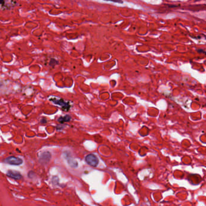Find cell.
<instances>
[{"label": "cell", "mask_w": 206, "mask_h": 206, "mask_svg": "<svg viewBox=\"0 0 206 206\" xmlns=\"http://www.w3.org/2000/svg\"><path fill=\"white\" fill-rule=\"evenodd\" d=\"M7 176L8 177L13 179L15 180H19L22 178V175L18 171L10 170L7 172Z\"/></svg>", "instance_id": "5"}, {"label": "cell", "mask_w": 206, "mask_h": 206, "mask_svg": "<svg viewBox=\"0 0 206 206\" xmlns=\"http://www.w3.org/2000/svg\"><path fill=\"white\" fill-rule=\"evenodd\" d=\"M52 157V155L49 152H44L40 156V162L42 164H47L49 163Z\"/></svg>", "instance_id": "4"}, {"label": "cell", "mask_w": 206, "mask_h": 206, "mask_svg": "<svg viewBox=\"0 0 206 206\" xmlns=\"http://www.w3.org/2000/svg\"><path fill=\"white\" fill-rule=\"evenodd\" d=\"M66 158L68 159V163L69 164V165L71 167H73V168H76V167L77 166V163L76 161L75 160H74L72 158H68V157H66Z\"/></svg>", "instance_id": "7"}, {"label": "cell", "mask_w": 206, "mask_h": 206, "mask_svg": "<svg viewBox=\"0 0 206 206\" xmlns=\"http://www.w3.org/2000/svg\"><path fill=\"white\" fill-rule=\"evenodd\" d=\"M57 64H58V62L56 59H52L50 61V63H49V65L53 67H55Z\"/></svg>", "instance_id": "8"}, {"label": "cell", "mask_w": 206, "mask_h": 206, "mask_svg": "<svg viewBox=\"0 0 206 206\" xmlns=\"http://www.w3.org/2000/svg\"><path fill=\"white\" fill-rule=\"evenodd\" d=\"M4 4V0H0V4L3 5Z\"/></svg>", "instance_id": "12"}, {"label": "cell", "mask_w": 206, "mask_h": 206, "mask_svg": "<svg viewBox=\"0 0 206 206\" xmlns=\"http://www.w3.org/2000/svg\"><path fill=\"white\" fill-rule=\"evenodd\" d=\"M41 123H42V124H44V123H47V120H46V119H42L41 120Z\"/></svg>", "instance_id": "11"}, {"label": "cell", "mask_w": 206, "mask_h": 206, "mask_svg": "<svg viewBox=\"0 0 206 206\" xmlns=\"http://www.w3.org/2000/svg\"><path fill=\"white\" fill-rule=\"evenodd\" d=\"M104 1H111V2H113V3H120V4H122L123 3V0H104Z\"/></svg>", "instance_id": "9"}, {"label": "cell", "mask_w": 206, "mask_h": 206, "mask_svg": "<svg viewBox=\"0 0 206 206\" xmlns=\"http://www.w3.org/2000/svg\"><path fill=\"white\" fill-rule=\"evenodd\" d=\"M197 52L199 53H203V54H205V52L203 50V49H198V50H197Z\"/></svg>", "instance_id": "10"}, {"label": "cell", "mask_w": 206, "mask_h": 206, "mask_svg": "<svg viewBox=\"0 0 206 206\" xmlns=\"http://www.w3.org/2000/svg\"><path fill=\"white\" fill-rule=\"evenodd\" d=\"M85 161L88 164L92 167H96L99 164V160L94 154H89L86 156Z\"/></svg>", "instance_id": "1"}, {"label": "cell", "mask_w": 206, "mask_h": 206, "mask_svg": "<svg viewBox=\"0 0 206 206\" xmlns=\"http://www.w3.org/2000/svg\"><path fill=\"white\" fill-rule=\"evenodd\" d=\"M5 162L11 165L19 166L22 164L23 160L20 158L11 156H9V157H7L6 160H5Z\"/></svg>", "instance_id": "2"}, {"label": "cell", "mask_w": 206, "mask_h": 206, "mask_svg": "<svg viewBox=\"0 0 206 206\" xmlns=\"http://www.w3.org/2000/svg\"><path fill=\"white\" fill-rule=\"evenodd\" d=\"M71 117L70 116L67 115V116H65L63 117H59V118L58 119V121L60 123L63 124V123H65V122L70 121L71 120Z\"/></svg>", "instance_id": "6"}, {"label": "cell", "mask_w": 206, "mask_h": 206, "mask_svg": "<svg viewBox=\"0 0 206 206\" xmlns=\"http://www.w3.org/2000/svg\"><path fill=\"white\" fill-rule=\"evenodd\" d=\"M50 100L52 101L54 104L61 106L62 108L63 109V110H64V111H68L70 108V105L69 104V103L65 102L63 99L56 100L55 99H50Z\"/></svg>", "instance_id": "3"}]
</instances>
